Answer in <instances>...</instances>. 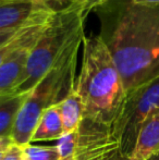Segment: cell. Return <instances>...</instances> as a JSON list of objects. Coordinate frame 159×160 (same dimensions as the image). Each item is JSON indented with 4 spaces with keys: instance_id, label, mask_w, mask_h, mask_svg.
<instances>
[{
    "instance_id": "9c48e42d",
    "label": "cell",
    "mask_w": 159,
    "mask_h": 160,
    "mask_svg": "<svg viewBox=\"0 0 159 160\" xmlns=\"http://www.w3.org/2000/svg\"><path fill=\"white\" fill-rule=\"evenodd\" d=\"M63 135V124L59 105L46 109L40 116L36 128L33 133L32 142H46L59 139Z\"/></svg>"
},
{
    "instance_id": "8992f818",
    "label": "cell",
    "mask_w": 159,
    "mask_h": 160,
    "mask_svg": "<svg viewBox=\"0 0 159 160\" xmlns=\"http://www.w3.org/2000/svg\"><path fill=\"white\" fill-rule=\"evenodd\" d=\"M56 9L35 0H0V32L15 31L44 21Z\"/></svg>"
},
{
    "instance_id": "7c38bea8",
    "label": "cell",
    "mask_w": 159,
    "mask_h": 160,
    "mask_svg": "<svg viewBox=\"0 0 159 160\" xmlns=\"http://www.w3.org/2000/svg\"><path fill=\"white\" fill-rule=\"evenodd\" d=\"M52 17V15H51ZM50 17V18H51ZM49 18V19H50ZM48 20H44V21L36 22L34 24L24 28L23 30H21L14 37H12L10 40H8L7 42H4L3 45L0 46V65L4 62V60L9 57L10 55H12L17 49H19L20 47H22L23 45L27 44L28 42H32L34 39L40 36L42 30L45 28L46 24L48 23Z\"/></svg>"
},
{
    "instance_id": "d4e9b609",
    "label": "cell",
    "mask_w": 159,
    "mask_h": 160,
    "mask_svg": "<svg viewBox=\"0 0 159 160\" xmlns=\"http://www.w3.org/2000/svg\"><path fill=\"white\" fill-rule=\"evenodd\" d=\"M21 160H27V159H26V158H24V157H22V159Z\"/></svg>"
},
{
    "instance_id": "e0dca14e",
    "label": "cell",
    "mask_w": 159,
    "mask_h": 160,
    "mask_svg": "<svg viewBox=\"0 0 159 160\" xmlns=\"http://www.w3.org/2000/svg\"><path fill=\"white\" fill-rule=\"evenodd\" d=\"M47 20H48V19H47ZM25 28H26V26H25ZM23 28H20V30H15V31H7V32H0V46H1V45H3L4 42H7L8 40H10L12 37H14V36L17 35V34L19 33L21 30H23Z\"/></svg>"
},
{
    "instance_id": "ba28073f",
    "label": "cell",
    "mask_w": 159,
    "mask_h": 160,
    "mask_svg": "<svg viewBox=\"0 0 159 160\" xmlns=\"http://www.w3.org/2000/svg\"><path fill=\"white\" fill-rule=\"evenodd\" d=\"M159 154V113L145 122L127 160H151Z\"/></svg>"
},
{
    "instance_id": "4fadbf2b",
    "label": "cell",
    "mask_w": 159,
    "mask_h": 160,
    "mask_svg": "<svg viewBox=\"0 0 159 160\" xmlns=\"http://www.w3.org/2000/svg\"><path fill=\"white\" fill-rule=\"evenodd\" d=\"M23 157L27 160H60L61 156L57 146L45 147L28 144L22 147Z\"/></svg>"
},
{
    "instance_id": "5b68a950",
    "label": "cell",
    "mask_w": 159,
    "mask_h": 160,
    "mask_svg": "<svg viewBox=\"0 0 159 160\" xmlns=\"http://www.w3.org/2000/svg\"><path fill=\"white\" fill-rule=\"evenodd\" d=\"M159 113V76L127 93L119 114L109 127L119 152L130 157L140 131L149 118Z\"/></svg>"
},
{
    "instance_id": "2e32d148",
    "label": "cell",
    "mask_w": 159,
    "mask_h": 160,
    "mask_svg": "<svg viewBox=\"0 0 159 160\" xmlns=\"http://www.w3.org/2000/svg\"><path fill=\"white\" fill-rule=\"evenodd\" d=\"M23 157V152H22V147L12 144L8 149L6 150L2 160H21Z\"/></svg>"
},
{
    "instance_id": "6da1fadb",
    "label": "cell",
    "mask_w": 159,
    "mask_h": 160,
    "mask_svg": "<svg viewBox=\"0 0 159 160\" xmlns=\"http://www.w3.org/2000/svg\"><path fill=\"white\" fill-rule=\"evenodd\" d=\"M127 93L159 76V4L111 0L95 9Z\"/></svg>"
},
{
    "instance_id": "7402d4cb",
    "label": "cell",
    "mask_w": 159,
    "mask_h": 160,
    "mask_svg": "<svg viewBox=\"0 0 159 160\" xmlns=\"http://www.w3.org/2000/svg\"><path fill=\"white\" fill-rule=\"evenodd\" d=\"M60 160H75V156H70V157H67V158H61Z\"/></svg>"
},
{
    "instance_id": "52a82bcc",
    "label": "cell",
    "mask_w": 159,
    "mask_h": 160,
    "mask_svg": "<svg viewBox=\"0 0 159 160\" xmlns=\"http://www.w3.org/2000/svg\"><path fill=\"white\" fill-rule=\"evenodd\" d=\"M37 39L20 47L0 65V95L12 94L21 83L27 67L31 50L35 46Z\"/></svg>"
},
{
    "instance_id": "ac0fdd59",
    "label": "cell",
    "mask_w": 159,
    "mask_h": 160,
    "mask_svg": "<svg viewBox=\"0 0 159 160\" xmlns=\"http://www.w3.org/2000/svg\"><path fill=\"white\" fill-rule=\"evenodd\" d=\"M13 144L11 137H0V150H6Z\"/></svg>"
},
{
    "instance_id": "30bf717a",
    "label": "cell",
    "mask_w": 159,
    "mask_h": 160,
    "mask_svg": "<svg viewBox=\"0 0 159 160\" xmlns=\"http://www.w3.org/2000/svg\"><path fill=\"white\" fill-rule=\"evenodd\" d=\"M59 108L63 124V134L77 131L84 120V106L75 87L59 103Z\"/></svg>"
},
{
    "instance_id": "d6986e66",
    "label": "cell",
    "mask_w": 159,
    "mask_h": 160,
    "mask_svg": "<svg viewBox=\"0 0 159 160\" xmlns=\"http://www.w3.org/2000/svg\"><path fill=\"white\" fill-rule=\"evenodd\" d=\"M106 160H127V157H124L122 154L119 152V149H116L115 152H112Z\"/></svg>"
},
{
    "instance_id": "9a60e30c",
    "label": "cell",
    "mask_w": 159,
    "mask_h": 160,
    "mask_svg": "<svg viewBox=\"0 0 159 160\" xmlns=\"http://www.w3.org/2000/svg\"><path fill=\"white\" fill-rule=\"evenodd\" d=\"M111 0H69V3H79L86 8L88 12L94 11L95 9L99 8L100 6L107 3Z\"/></svg>"
},
{
    "instance_id": "5bb4252c",
    "label": "cell",
    "mask_w": 159,
    "mask_h": 160,
    "mask_svg": "<svg viewBox=\"0 0 159 160\" xmlns=\"http://www.w3.org/2000/svg\"><path fill=\"white\" fill-rule=\"evenodd\" d=\"M77 134H79V128L77 131L69 134H63L57 143V148L60 152L61 158H67V157L74 156L75 150L77 146Z\"/></svg>"
},
{
    "instance_id": "277c9868",
    "label": "cell",
    "mask_w": 159,
    "mask_h": 160,
    "mask_svg": "<svg viewBox=\"0 0 159 160\" xmlns=\"http://www.w3.org/2000/svg\"><path fill=\"white\" fill-rule=\"evenodd\" d=\"M82 42L73 46L27 94L11 134L13 144L20 147L31 144L33 133L42 112L52 106L59 105L74 89L77 53Z\"/></svg>"
},
{
    "instance_id": "44dd1931",
    "label": "cell",
    "mask_w": 159,
    "mask_h": 160,
    "mask_svg": "<svg viewBox=\"0 0 159 160\" xmlns=\"http://www.w3.org/2000/svg\"><path fill=\"white\" fill-rule=\"evenodd\" d=\"M133 3L136 4H145V6H153L159 4V0H131Z\"/></svg>"
},
{
    "instance_id": "7a4b0ae2",
    "label": "cell",
    "mask_w": 159,
    "mask_h": 160,
    "mask_svg": "<svg viewBox=\"0 0 159 160\" xmlns=\"http://www.w3.org/2000/svg\"><path fill=\"white\" fill-rule=\"evenodd\" d=\"M75 91L84 106V119L110 127L119 114L127 92L113 58L99 35L85 36Z\"/></svg>"
},
{
    "instance_id": "cb8c5ba5",
    "label": "cell",
    "mask_w": 159,
    "mask_h": 160,
    "mask_svg": "<svg viewBox=\"0 0 159 160\" xmlns=\"http://www.w3.org/2000/svg\"><path fill=\"white\" fill-rule=\"evenodd\" d=\"M151 160H159V154L157 155V156H155V157H153Z\"/></svg>"
},
{
    "instance_id": "8fae6325",
    "label": "cell",
    "mask_w": 159,
    "mask_h": 160,
    "mask_svg": "<svg viewBox=\"0 0 159 160\" xmlns=\"http://www.w3.org/2000/svg\"><path fill=\"white\" fill-rule=\"evenodd\" d=\"M26 95H0V137H11L17 114Z\"/></svg>"
},
{
    "instance_id": "603a6c76",
    "label": "cell",
    "mask_w": 159,
    "mask_h": 160,
    "mask_svg": "<svg viewBox=\"0 0 159 160\" xmlns=\"http://www.w3.org/2000/svg\"><path fill=\"white\" fill-rule=\"evenodd\" d=\"M6 150H0V160H2V158H3L4 154H6Z\"/></svg>"
},
{
    "instance_id": "3957f363",
    "label": "cell",
    "mask_w": 159,
    "mask_h": 160,
    "mask_svg": "<svg viewBox=\"0 0 159 160\" xmlns=\"http://www.w3.org/2000/svg\"><path fill=\"white\" fill-rule=\"evenodd\" d=\"M87 14L86 8L79 3L55 11L31 50L23 78L12 94H28L73 46L83 42Z\"/></svg>"
},
{
    "instance_id": "ffe728a7",
    "label": "cell",
    "mask_w": 159,
    "mask_h": 160,
    "mask_svg": "<svg viewBox=\"0 0 159 160\" xmlns=\"http://www.w3.org/2000/svg\"><path fill=\"white\" fill-rule=\"evenodd\" d=\"M36 2L42 4H46V6L51 7L52 3H68L69 4V0H35Z\"/></svg>"
}]
</instances>
